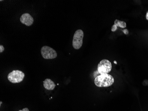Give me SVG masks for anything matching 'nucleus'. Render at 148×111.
Wrapping results in <instances>:
<instances>
[{"mask_svg": "<svg viewBox=\"0 0 148 111\" xmlns=\"http://www.w3.org/2000/svg\"><path fill=\"white\" fill-rule=\"evenodd\" d=\"M146 20H148V11L147 12H146Z\"/></svg>", "mask_w": 148, "mask_h": 111, "instance_id": "nucleus-12", "label": "nucleus"}, {"mask_svg": "<svg viewBox=\"0 0 148 111\" xmlns=\"http://www.w3.org/2000/svg\"><path fill=\"white\" fill-rule=\"evenodd\" d=\"M123 32L124 33V34H125V35H127V34L129 33L128 30H124L123 31Z\"/></svg>", "mask_w": 148, "mask_h": 111, "instance_id": "nucleus-10", "label": "nucleus"}, {"mask_svg": "<svg viewBox=\"0 0 148 111\" xmlns=\"http://www.w3.org/2000/svg\"><path fill=\"white\" fill-rule=\"evenodd\" d=\"M84 32L81 30H78L75 31L73 36L72 46L75 50H79L82 47L83 43Z\"/></svg>", "mask_w": 148, "mask_h": 111, "instance_id": "nucleus-2", "label": "nucleus"}, {"mask_svg": "<svg viewBox=\"0 0 148 111\" xmlns=\"http://www.w3.org/2000/svg\"><path fill=\"white\" fill-rule=\"evenodd\" d=\"M20 21L22 24H24L27 26H30L33 24L34 19L29 13H25L21 17Z\"/></svg>", "mask_w": 148, "mask_h": 111, "instance_id": "nucleus-6", "label": "nucleus"}, {"mask_svg": "<svg viewBox=\"0 0 148 111\" xmlns=\"http://www.w3.org/2000/svg\"><path fill=\"white\" fill-rule=\"evenodd\" d=\"M42 56L45 59H53L57 57L56 51L52 48L48 46H44L41 48Z\"/></svg>", "mask_w": 148, "mask_h": 111, "instance_id": "nucleus-5", "label": "nucleus"}, {"mask_svg": "<svg viewBox=\"0 0 148 111\" xmlns=\"http://www.w3.org/2000/svg\"><path fill=\"white\" fill-rule=\"evenodd\" d=\"M25 76V73L21 71L13 70L8 74V79L12 83H19L23 81Z\"/></svg>", "mask_w": 148, "mask_h": 111, "instance_id": "nucleus-3", "label": "nucleus"}, {"mask_svg": "<svg viewBox=\"0 0 148 111\" xmlns=\"http://www.w3.org/2000/svg\"><path fill=\"white\" fill-rule=\"evenodd\" d=\"M114 24L113 25L111 28V31L115 32L118 29V27L121 28H125L126 27V24L125 21H121L119 20L116 19L114 21Z\"/></svg>", "mask_w": 148, "mask_h": 111, "instance_id": "nucleus-7", "label": "nucleus"}, {"mask_svg": "<svg viewBox=\"0 0 148 111\" xmlns=\"http://www.w3.org/2000/svg\"><path fill=\"white\" fill-rule=\"evenodd\" d=\"M19 111H29V109H28V108H23L22 110H19Z\"/></svg>", "mask_w": 148, "mask_h": 111, "instance_id": "nucleus-11", "label": "nucleus"}, {"mask_svg": "<svg viewBox=\"0 0 148 111\" xmlns=\"http://www.w3.org/2000/svg\"><path fill=\"white\" fill-rule=\"evenodd\" d=\"M114 63L116 64H117V62H116V61H114Z\"/></svg>", "mask_w": 148, "mask_h": 111, "instance_id": "nucleus-13", "label": "nucleus"}, {"mask_svg": "<svg viewBox=\"0 0 148 111\" xmlns=\"http://www.w3.org/2000/svg\"><path fill=\"white\" fill-rule=\"evenodd\" d=\"M5 50L4 46L2 45H0V53L3 52Z\"/></svg>", "mask_w": 148, "mask_h": 111, "instance_id": "nucleus-9", "label": "nucleus"}, {"mask_svg": "<svg viewBox=\"0 0 148 111\" xmlns=\"http://www.w3.org/2000/svg\"><path fill=\"white\" fill-rule=\"evenodd\" d=\"M44 87L48 90H53L56 87L54 82L50 79H46L43 81Z\"/></svg>", "mask_w": 148, "mask_h": 111, "instance_id": "nucleus-8", "label": "nucleus"}, {"mask_svg": "<svg viewBox=\"0 0 148 111\" xmlns=\"http://www.w3.org/2000/svg\"><path fill=\"white\" fill-rule=\"evenodd\" d=\"M112 69V64L109 60L103 59L98 65V71L101 74H108Z\"/></svg>", "mask_w": 148, "mask_h": 111, "instance_id": "nucleus-4", "label": "nucleus"}, {"mask_svg": "<svg viewBox=\"0 0 148 111\" xmlns=\"http://www.w3.org/2000/svg\"><path fill=\"white\" fill-rule=\"evenodd\" d=\"M114 81L113 76L108 74H103L96 77L94 82L98 87H108L113 85Z\"/></svg>", "mask_w": 148, "mask_h": 111, "instance_id": "nucleus-1", "label": "nucleus"}]
</instances>
